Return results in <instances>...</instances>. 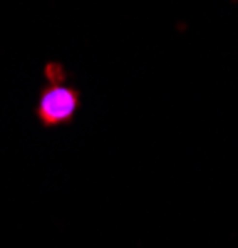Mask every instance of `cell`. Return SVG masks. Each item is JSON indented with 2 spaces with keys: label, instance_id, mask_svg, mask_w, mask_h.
I'll return each instance as SVG.
<instances>
[{
  "label": "cell",
  "instance_id": "6da1fadb",
  "mask_svg": "<svg viewBox=\"0 0 238 248\" xmlns=\"http://www.w3.org/2000/svg\"><path fill=\"white\" fill-rule=\"evenodd\" d=\"M72 109H74V94L62 87L47 90L43 102H40V114L45 122H62L72 114Z\"/></svg>",
  "mask_w": 238,
  "mask_h": 248
}]
</instances>
